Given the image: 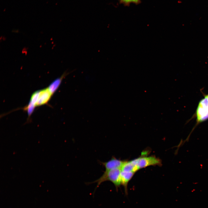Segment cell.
<instances>
[{"label":"cell","mask_w":208,"mask_h":208,"mask_svg":"<svg viewBox=\"0 0 208 208\" xmlns=\"http://www.w3.org/2000/svg\"><path fill=\"white\" fill-rule=\"evenodd\" d=\"M121 169L122 171L135 173L139 170L137 166V159L130 161H125Z\"/></svg>","instance_id":"8"},{"label":"cell","mask_w":208,"mask_h":208,"mask_svg":"<svg viewBox=\"0 0 208 208\" xmlns=\"http://www.w3.org/2000/svg\"><path fill=\"white\" fill-rule=\"evenodd\" d=\"M134 172H130L121 171L120 174L121 184L124 187L125 192L127 194V185L129 181L131 179Z\"/></svg>","instance_id":"7"},{"label":"cell","mask_w":208,"mask_h":208,"mask_svg":"<svg viewBox=\"0 0 208 208\" xmlns=\"http://www.w3.org/2000/svg\"><path fill=\"white\" fill-rule=\"evenodd\" d=\"M125 161L112 157L110 160L105 162H102L101 164L104 167L105 171L121 168Z\"/></svg>","instance_id":"4"},{"label":"cell","mask_w":208,"mask_h":208,"mask_svg":"<svg viewBox=\"0 0 208 208\" xmlns=\"http://www.w3.org/2000/svg\"><path fill=\"white\" fill-rule=\"evenodd\" d=\"M120 3L126 6H129L132 3L138 5L141 3V0H119Z\"/></svg>","instance_id":"9"},{"label":"cell","mask_w":208,"mask_h":208,"mask_svg":"<svg viewBox=\"0 0 208 208\" xmlns=\"http://www.w3.org/2000/svg\"><path fill=\"white\" fill-rule=\"evenodd\" d=\"M52 95L47 88L40 90L36 106H40L46 103L50 99Z\"/></svg>","instance_id":"5"},{"label":"cell","mask_w":208,"mask_h":208,"mask_svg":"<svg viewBox=\"0 0 208 208\" xmlns=\"http://www.w3.org/2000/svg\"><path fill=\"white\" fill-rule=\"evenodd\" d=\"M195 116L196 118V124L187 137L188 139L197 125L208 119V94L205 95L204 98L199 102Z\"/></svg>","instance_id":"2"},{"label":"cell","mask_w":208,"mask_h":208,"mask_svg":"<svg viewBox=\"0 0 208 208\" xmlns=\"http://www.w3.org/2000/svg\"><path fill=\"white\" fill-rule=\"evenodd\" d=\"M70 73L67 71H65L60 77L56 79L50 84L47 88L52 94L59 88L63 79Z\"/></svg>","instance_id":"6"},{"label":"cell","mask_w":208,"mask_h":208,"mask_svg":"<svg viewBox=\"0 0 208 208\" xmlns=\"http://www.w3.org/2000/svg\"><path fill=\"white\" fill-rule=\"evenodd\" d=\"M121 168H116L108 171H105L103 174L98 179L93 181V183H97L96 188L103 182L109 181L113 183L116 190L121 185L120 174Z\"/></svg>","instance_id":"1"},{"label":"cell","mask_w":208,"mask_h":208,"mask_svg":"<svg viewBox=\"0 0 208 208\" xmlns=\"http://www.w3.org/2000/svg\"><path fill=\"white\" fill-rule=\"evenodd\" d=\"M40 90L34 92L31 96L30 102L36 106V104L38 101Z\"/></svg>","instance_id":"10"},{"label":"cell","mask_w":208,"mask_h":208,"mask_svg":"<svg viewBox=\"0 0 208 208\" xmlns=\"http://www.w3.org/2000/svg\"><path fill=\"white\" fill-rule=\"evenodd\" d=\"M137 159L139 169L150 166L159 165L161 164L160 160L153 156L141 157Z\"/></svg>","instance_id":"3"},{"label":"cell","mask_w":208,"mask_h":208,"mask_svg":"<svg viewBox=\"0 0 208 208\" xmlns=\"http://www.w3.org/2000/svg\"><path fill=\"white\" fill-rule=\"evenodd\" d=\"M35 106V105L30 102L28 105L25 107V109L27 111L29 116L32 113Z\"/></svg>","instance_id":"11"}]
</instances>
